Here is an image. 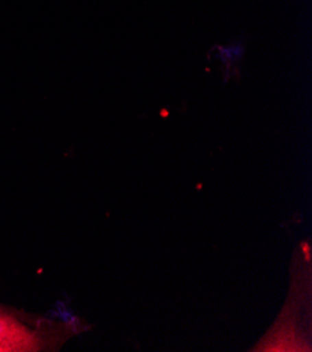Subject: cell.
<instances>
[{
    "label": "cell",
    "instance_id": "6da1fadb",
    "mask_svg": "<svg viewBox=\"0 0 312 352\" xmlns=\"http://www.w3.org/2000/svg\"><path fill=\"white\" fill-rule=\"evenodd\" d=\"M82 331L79 322L34 316L0 303V352L58 351Z\"/></svg>",
    "mask_w": 312,
    "mask_h": 352
}]
</instances>
